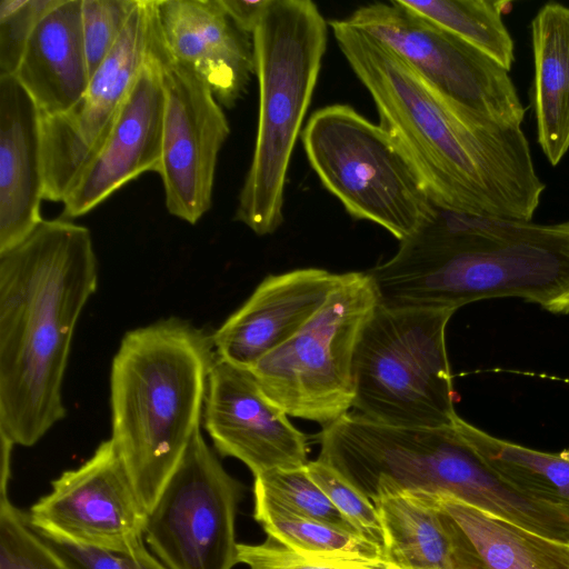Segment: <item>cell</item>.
I'll return each mask as SVG.
<instances>
[{
  "instance_id": "26",
  "label": "cell",
  "mask_w": 569,
  "mask_h": 569,
  "mask_svg": "<svg viewBox=\"0 0 569 569\" xmlns=\"http://www.w3.org/2000/svg\"><path fill=\"white\" fill-rule=\"evenodd\" d=\"M409 9L458 36L510 71L515 42L503 14L511 2L493 0H401Z\"/></svg>"
},
{
  "instance_id": "20",
  "label": "cell",
  "mask_w": 569,
  "mask_h": 569,
  "mask_svg": "<svg viewBox=\"0 0 569 569\" xmlns=\"http://www.w3.org/2000/svg\"><path fill=\"white\" fill-rule=\"evenodd\" d=\"M425 492L447 532L451 569H569V542L535 532L448 493Z\"/></svg>"
},
{
  "instance_id": "4",
  "label": "cell",
  "mask_w": 569,
  "mask_h": 569,
  "mask_svg": "<svg viewBox=\"0 0 569 569\" xmlns=\"http://www.w3.org/2000/svg\"><path fill=\"white\" fill-rule=\"evenodd\" d=\"M211 335L172 317L128 331L110 371L111 440L149 511L200 429Z\"/></svg>"
},
{
  "instance_id": "5",
  "label": "cell",
  "mask_w": 569,
  "mask_h": 569,
  "mask_svg": "<svg viewBox=\"0 0 569 569\" xmlns=\"http://www.w3.org/2000/svg\"><path fill=\"white\" fill-rule=\"evenodd\" d=\"M318 459L370 500L380 489L448 493L532 531L551 507L511 486L468 438L463 419L450 427L407 428L370 421L352 411L325 426Z\"/></svg>"
},
{
  "instance_id": "14",
  "label": "cell",
  "mask_w": 569,
  "mask_h": 569,
  "mask_svg": "<svg viewBox=\"0 0 569 569\" xmlns=\"http://www.w3.org/2000/svg\"><path fill=\"white\" fill-rule=\"evenodd\" d=\"M27 517L39 533L71 543L128 553L147 547L148 511L111 439L56 478Z\"/></svg>"
},
{
  "instance_id": "19",
  "label": "cell",
  "mask_w": 569,
  "mask_h": 569,
  "mask_svg": "<svg viewBox=\"0 0 569 569\" xmlns=\"http://www.w3.org/2000/svg\"><path fill=\"white\" fill-rule=\"evenodd\" d=\"M40 111L14 76H0V253L43 220Z\"/></svg>"
},
{
  "instance_id": "11",
  "label": "cell",
  "mask_w": 569,
  "mask_h": 569,
  "mask_svg": "<svg viewBox=\"0 0 569 569\" xmlns=\"http://www.w3.org/2000/svg\"><path fill=\"white\" fill-rule=\"evenodd\" d=\"M241 496L198 429L148 511L146 543L168 569H232Z\"/></svg>"
},
{
  "instance_id": "2",
  "label": "cell",
  "mask_w": 569,
  "mask_h": 569,
  "mask_svg": "<svg viewBox=\"0 0 569 569\" xmlns=\"http://www.w3.org/2000/svg\"><path fill=\"white\" fill-rule=\"evenodd\" d=\"M97 286L90 230L68 219H43L0 253V432L14 445H36L66 417L73 332Z\"/></svg>"
},
{
  "instance_id": "15",
  "label": "cell",
  "mask_w": 569,
  "mask_h": 569,
  "mask_svg": "<svg viewBox=\"0 0 569 569\" xmlns=\"http://www.w3.org/2000/svg\"><path fill=\"white\" fill-rule=\"evenodd\" d=\"M288 417L264 395L249 369L214 360L203 419L221 456L240 460L253 477L307 466V437Z\"/></svg>"
},
{
  "instance_id": "22",
  "label": "cell",
  "mask_w": 569,
  "mask_h": 569,
  "mask_svg": "<svg viewBox=\"0 0 569 569\" xmlns=\"http://www.w3.org/2000/svg\"><path fill=\"white\" fill-rule=\"evenodd\" d=\"M537 140L551 166L569 150V7L547 2L531 21Z\"/></svg>"
},
{
  "instance_id": "16",
  "label": "cell",
  "mask_w": 569,
  "mask_h": 569,
  "mask_svg": "<svg viewBox=\"0 0 569 569\" xmlns=\"http://www.w3.org/2000/svg\"><path fill=\"white\" fill-rule=\"evenodd\" d=\"M158 24V22H157ZM141 69L106 141L63 203V219L79 218L140 174L158 173L162 158L164 91L157 57Z\"/></svg>"
},
{
  "instance_id": "32",
  "label": "cell",
  "mask_w": 569,
  "mask_h": 569,
  "mask_svg": "<svg viewBox=\"0 0 569 569\" xmlns=\"http://www.w3.org/2000/svg\"><path fill=\"white\" fill-rule=\"evenodd\" d=\"M238 563L248 569H400L386 559L345 560L302 556L268 537L257 545L238 543Z\"/></svg>"
},
{
  "instance_id": "21",
  "label": "cell",
  "mask_w": 569,
  "mask_h": 569,
  "mask_svg": "<svg viewBox=\"0 0 569 569\" xmlns=\"http://www.w3.org/2000/svg\"><path fill=\"white\" fill-rule=\"evenodd\" d=\"M41 116L72 109L90 72L82 33V0H60L33 30L13 74Z\"/></svg>"
},
{
  "instance_id": "12",
  "label": "cell",
  "mask_w": 569,
  "mask_h": 569,
  "mask_svg": "<svg viewBox=\"0 0 569 569\" xmlns=\"http://www.w3.org/2000/svg\"><path fill=\"white\" fill-rule=\"evenodd\" d=\"M154 0H138L116 47L66 113L41 116L43 198L63 202L109 136L157 37Z\"/></svg>"
},
{
  "instance_id": "10",
  "label": "cell",
  "mask_w": 569,
  "mask_h": 569,
  "mask_svg": "<svg viewBox=\"0 0 569 569\" xmlns=\"http://www.w3.org/2000/svg\"><path fill=\"white\" fill-rule=\"evenodd\" d=\"M345 20L383 42L459 109L521 126L526 108L509 71L401 0L359 7Z\"/></svg>"
},
{
  "instance_id": "28",
  "label": "cell",
  "mask_w": 569,
  "mask_h": 569,
  "mask_svg": "<svg viewBox=\"0 0 569 569\" xmlns=\"http://www.w3.org/2000/svg\"><path fill=\"white\" fill-rule=\"evenodd\" d=\"M0 498V569H68L12 505L8 491Z\"/></svg>"
},
{
  "instance_id": "27",
  "label": "cell",
  "mask_w": 569,
  "mask_h": 569,
  "mask_svg": "<svg viewBox=\"0 0 569 569\" xmlns=\"http://www.w3.org/2000/svg\"><path fill=\"white\" fill-rule=\"evenodd\" d=\"M253 495L254 500L271 503L297 516L355 530L312 480L306 466L273 469L256 476Z\"/></svg>"
},
{
  "instance_id": "34",
  "label": "cell",
  "mask_w": 569,
  "mask_h": 569,
  "mask_svg": "<svg viewBox=\"0 0 569 569\" xmlns=\"http://www.w3.org/2000/svg\"><path fill=\"white\" fill-rule=\"evenodd\" d=\"M233 22L252 36L261 23L271 0H219Z\"/></svg>"
},
{
  "instance_id": "33",
  "label": "cell",
  "mask_w": 569,
  "mask_h": 569,
  "mask_svg": "<svg viewBox=\"0 0 569 569\" xmlns=\"http://www.w3.org/2000/svg\"><path fill=\"white\" fill-rule=\"evenodd\" d=\"M37 533L68 569H168L147 547L137 553H128Z\"/></svg>"
},
{
  "instance_id": "23",
  "label": "cell",
  "mask_w": 569,
  "mask_h": 569,
  "mask_svg": "<svg viewBox=\"0 0 569 569\" xmlns=\"http://www.w3.org/2000/svg\"><path fill=\"white\" fill-rule=\"evenodd\" d=\"M385 532V557L400 569H451L439 513L425 492L380 489L371 500Z\"/></svg>"
},
{
  "instance_id": "18",
  "label": "cell",
  "mask_w": 569,
  "mask_h": 569,
  "mask_svg": "<svg viewBox=\"0 0 569 569\" xmlns=\"http://www.w3.org/2000/svg\"><path fill=\"white\" fill-rule=\"evenodd\" d=\"M154 3L168 52L208 83L221 107H234L256 73L252 36L233 22L219 0Z\"/></svg>"
},
{
  "instance_id": "13",
  "label": "cell",
  "mask_w": 569,
  "mask_h": 569,
  "mask_svg": "<svg viewBox=\"0 0 569 569\" xmlns=\"http://www.w3.org/2000/svg\"><path fill=\"white\" fill-rule=\"evenodd\" d=\"M156 51L164 91L158 174L168 212L196 224L211 207L218 156L230 127L208 83L168 52L159 27Z\"/></svg>"
},
{
  "instance_id": "29",
  "label": "cell",
  "mask_w": 569,
  "mask_h": 569,
  "mask_svg": "<svg viewBox=\"0 0 569 569\" xmlns=\"http://www.w3.org/2000/svg\"><path fill=\"white\" fill-rule=\"evenodd\" d=\"M306 469L351 527L383 549L385 532L375 503L336 469L319 459L309 461Z\"/></svg>"
},
{
  "instance_id": "8",
  "label": "cell",
  "mask_w": 569,
  "mask_h": 569,
  "mask_svg": "<svg viewBox=\"0 0 569 569\" xmlns=\"http://www.w3.org/2000/svg\"><path fill=\"white\" fill-rule=\"evenodd\" d=\"M301 141L323 187L353 218L402 241L431 216L435 203L395 139L351 106L313 112Z\"/></svg>"
},
{
  "instance_id": "1",
  "label": "cell",
  "mask_w": 569,
  "mask_h": 569,
  "mask_svg": "<svg viewBox=\"0 0 569 569\" xmlns=\"http://www.w3.org/2000/svg\"><path fill=\"white\" fill-rule=\"evenodd\" d=\"M338 47L391 134L443 209L530 221L546 184L521 126L472 116L438 93L400 56L345 19Z\"/></svg>"
},
{
  "instance_id": "7",
  "label": "cell",
  "mask_w": 569,
  "mask_h": 569,
  "mask_svg": "<svg viewBox=\"0 0 569 569\" xmlns=\"http://www.w3.org/2000/svg\"><path fill=\"white\" fill-rule=\"evenodd\" d=\"M455 311L378 305L356 347L351 411L392 427L453 426L446 328Z\"/></svg>"
},
{
  "instance_id": "24",
  "label": "cell",
  "mask_w": 569,
  "mask_h": 569,
  "mask_svg": "<svg viewBox=\"0 0 569 569\" xmlns=\"http://www.w3.org/2000/svg\"><path fill=\"white\" fill-rule=\"evenodd\" d=\"M465 431L493 470L521 493L569 511V450L550 453L497 438L463 420Z\"/></svg>"
},
{
  "instance_id": "30",
  "label": "cell",
  "mask_w": 569,
  "mask_h": 569,
  "mask_svg": "<svg viewBox=\"0 0 569 569\" xmlns=\"http://www.w3.org/2000/svg\"><path fill=\"white\" fill-rule=\"evenodd\" d=\"M138 0H82V33L91 76L116 47Z\"/></svg>"
},
{
  "instance_id": "3",
  "label": "cell",
  "mask_w": 569,
  "mask_h": 569,
  "mask_svg": "<svg viewBox=\"0 0 569 569\" xmlns=\"http://www.w3.org/2000/svg\"><path fill=\"white\" fill-rule=\"evenodd\" d=\"M385 308L457 310L520 298L569 315V220L538 223L435 204L386 262L367 271Z\"/></svg>"
},
{
  "instance_id": "9",
  "label": "cell",
  "mask_w": 569,
  "mask_h": 569,
  "mask_svg": "<svg viewBox=\"0 0 569 569\" xmlns=\"http://www.w3.org/2000/svg\"><path fill=\"white\" fill-rule=\"evenodd\" d=\"M378 296L367 272H347L317 313L249 370L289 417L323 427L352 409V365Z\"/></svg>"
},
{
  "instance_id": "31",
  "label": "cell",
  "mask_w": 569,
  "mask_h": 569,
  "mask_svg": "<svg viewBox=\"0 0 569 569\" xmlns=\"http://www.w3.org/2000/svg\"><path fill=\"white\" fill-rule=\"evenodd\" d=\"M60 0L0 1V76H13L26 46L40 22Z\"/></svg>"
},
{
  "instance_id": "6",
  "label": "cell",
  "mask_w": 569,
  "mask_h": 569,
  "mask_svg": "<svg viewBox=\"0 0 569 569\" xmlns=\"http://www.w3.org/2000/svg\"><path fill=\"white\" fill-rule=\"evenodd\" d=\"M328 26L311 0H271L252 34L259 86L253 154L234 219L258 236L283 221L291 156L327 48Z\"/></svg>"
},
{
  "instance_id": "17",
  "label": "cell",
  "mask_w": 569,
  "mask_h": 569,
  "mask_svg": "<svg viewBox=\"0 0 569 569\" xmlns=\"http://www.w3.org/2000/svg\"><path fill=\"white\" fill-rule=\"evenodd\" d=\"M345 276L320 268L268 276L211 335L216 359L250 369L293 337Z\"/></svg>"
},
{
  "instance_id": "25",
  "label": "cell",
  "mask_w": 569,
  "mask_h": 569,
  "mask_svg": "<svg viewBox=\"0 0 569 569\" xmlns=\"http://www.w3.org/2000/svg\"><path fill=\"white\" fill-rule=\"evenodd\" d=\"M253 518L262 526L268 537L306 557L345 560L386 559L380 546L355 530L300 517L261 500H254Z\"/></svg>"
}]
</instances>
